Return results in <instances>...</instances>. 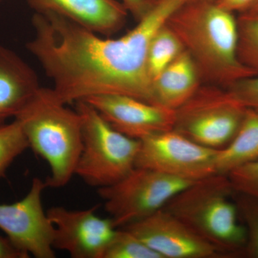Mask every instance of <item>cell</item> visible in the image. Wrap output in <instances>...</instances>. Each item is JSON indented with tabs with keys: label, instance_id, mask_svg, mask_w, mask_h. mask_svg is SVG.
<instances>
[{
	"label": "cell",
	"instance_id": "cell-25",
	"mask_svg": "<svg viewBox=\"0 0 258 258\" xmlns=\"http://www.w3.org/2000/svg\"><path fill=\"white\" fill-rule=\"evenodd\" d=\"M30 256L15 247L8 237L0 236V258H28Z\"/></svg>",
	"mask_w": 258,
	"mask_h": 258
},
{
	"label": "cell",
	"instance_id": "cell-21",
	"mask_svg": "<svg viewBox=\"0 0 258 258\" xmlns=\"http://www.w3.org/2000/svg\"><path fill=\"white\" fill-rule=\"evenodd\" d=\"M233 198L247 233L244 257L258 258V200L235 191Z\"/></svg>",
	"mask_w": 258,
	"mask_h": 258
},
{
	"label": "cell",
	"instance_id": "cell-14",
	"mask_svg": "<svg viewBox=\"0 0 258 258\" xmlns=\"http://www.w3.org/2000/svg\"><path fill=\"white\" fill-rule=\"evenodd\" d=\"M40 88L35 71L14 51L0 45V125L16 118Z\"/></svg>",
	"mask_w": 258,
	"mask_h": 258
},
{
	"label": "cell",
	"instance_id": "cell-15",
	"mask_svg": "<svg viewBox=\"0 0 258 258\" xmlns=\"http://www.w3.org/2000/svg\"><path fill=\"white\" fill-rule=\"evenodd\" d=\"M203 84L198 70L184 51L153 82L156 103L176 110Z\"/></svg>",
	"mask_w": 258,
	"mask_h": 258
},
{
	"label": "cell",
	"instance_id": "cell-28",
	"mask_svg": "<svg viewBox=\"0 0 258 258\" xmlns=\"http://www.w3.org/2000/svg\"><path fill=\"white\" fill-rule=\"evenodd\" d=\"M181 2L182 4H186V3H196V2H217V0H178Z\"/></svg>",
	"mask_w": 258,
	"mask_h": 258
},
{
	"label": "cell",
	"instance_id": "cell-29",
	"mask_svg": "<svg viewBox=\"0 0 258 258\" xmlns=\"http://www.w3.org/2000/svg\"><path fill=\"white\" fill-rule=\"evenodd\" d=\"M0 1H1V0H0Z\"/></svg>",
	"mask_w": 258,
	"mask_h": 258
},
{
	"label": "cell",
	"instance_id": "cell-22",
	"mask_svg": "<svg viewBox=\"0 0 258 258\" xmlns=\"http://www.w3.org/2000/svg\"><path fill=\"white\" fill-rule=\"evenodd\" d=\"M227 176L235 191L258 200V159L234 169Z\"/></svg>",
	"mask_w": 258,
	"mask_h": 258
},
{
	"label": "cell",
	"instance_id": "cell-6",
	"mask_svg": "<svg viewBox=\"0 0 258 258\" xmlns=\"http://www.w3.org/2000/svg\"><path fill=\"white\" fill-rule=\"evenodd\" d=\"M247 111L227 88L203 83L175 110L173 130L195 143L220 150L235 137Z\"/></svg>",
	"mask_w": 258,
	"mask_h": 258
},
{
	"label": "cell",
	"instance_id": "cell-19",
	"mask_svg": "<svg viewBox=\"0 0 258 258\" xmlns=\"http://www.w3.org/2000/svg\"><path fill=\"white\" fill-rule=\"evenodd\" d=\"M29 147L21 125L15 119L0 125V179L12 163Z\"/></svg>",
	"mask_w": 258,
	"mask_h": 258
},
{
	"label": "cell",
	"instance_id": "cell-3",
	"mask_svg": "<svg viewBox=\"0 0 258 258\" xmlns=\"http://www.w3.org/2000/svg\"><path fill=\"white\" fill-rule=\"evenodd\" d=\"M29 147L50 168L47 187L61 188L76 175L83 148L82 120L77 111L57 99L52 88L40 87L15 118Z\"/></svg>",
	"mask_w": 258,
	"mask_h": 258
},
{
	"label": "cell",
	"instance_id": "cell-10",
	"mask_svg": "<svg viewBox=\"0 0 258 258\" xmlns=\"http://www.w3.org/2000/svg\"><path fill=\"white\" fill-rule=\"evenodd\" d=\"M98 207L73 210L52 207L47 216L55 227L53 247L74 258H103L118 228L111 218L96 215Z\"/></svg>",
	"mask_w": 258,
	"mask_h": 258
},
{
	"label": "cell",
	"instance_id": "cell-16",
	"mask_svg": "<svg viewBox=\"0 0 258 258\" xmlns=\"http://www.w3.org/2000/svg\"><path fill=\"white\" fill-rule=\"evenodd\" d=\"M258 159V112L247 109L238 132L227 147L218 151L217 174L227 175Z\"/></svg>",
	"mask_w": 258,
	"mask_h": 258
},
{
	"label": "cell",
	"instance_id": "cell-27",
	"mask_svg": "<svg viewBox=\"0 0 258 258\" xmlns=\"http://www.w3.org/2000/svg\"><path fill=\"white\" fill-rule=\"evenodd\" d=\"M246 13H252V14L258 15V0H254L250 7L246 10ZM244 12V13H245Z\"/></svg>",
	"mask_w": 258,
	"mask_h": 258
},
{
	"label": "cell",
	"instance_id": "cell-24",
	"mask_svg": "<svg viewBox=\"0 0 258 258\" xmlns=\"http://www.w3.org/2000/svg\"><path fill=\"white\" fill-rule=\"evenodd\" d=\"M120 2L137 21L147 14L153 4V0H120Z\"/></svg>",
	"mask_w": 258,
	"mask_h": 258
},
{
	"label": "cell",
	"instance_id": "cell-23",
	"mask_svg": "<svg viewBox=\"0 0 258 258\" xmlns=\"http://www.w3.org/2000/svg\"><path fill=\"white\" fill-rule=\"evenodd\" d=\"M226 88L247 109L258 112V75L244 78Z\"/></svg>",
	"mask_w": 258,
	"mask_h": 258
},
{
	"label": "cell",
	"instance_id": "cell-4",
	"mask_svg": "<svg viewBox=\"0 0 258 258\" xmlns=\"http://www.w3.org/2000/svg\"><path fill=\"white\" fill-rule=\"evenodd\" d=\"M234 193L228 176L215 174L181 190L164 209L218 249L224 257H244L247 233Z\"/></svg>",
	"mask_w": 258,
	"mask_h": 258
},
{
	"label": "cell",
	"instance_id": "cell-5",
	"mask_svg": "<svg viewBox=\"0 0 258 258\" xmlns=\"http://www.w3.org/2000/svg\"><path fill=\"white\" fill-rule=\"evenodd\" d=\"M76 104L83 131L76 175L97 189L115 184L135 167L140 140L115 130L88 102Z\"/></svg>",
	"mask_w": 258,
	"mask_h": 258
},
{
	"label": "cell",
	"instance_id": "cell-13",
	"mask_svg": "<svg viewBox=\"0 0 258 258\" xmlns=\"http://www.w3.org/2000/svg\"><path fill=\"white\" fill-rule=\"evenodd\" d=\"M37 13L60 15L101 35L124 26L128 12L118 0H25Z\"/></svg>",
	"mask_w": 258,
	"mask_h": 258
},
{
	"label": "cell",
	"instance_id": "cell-8",
	"mask_svg": "<svg viewBox=\"0 0 258 258\" xmlns=\"http://www.w3.org/2000/svg\"><path fill=\"white\" fill-rule=\"evenodd\" d=\"M140 142L137 167L147 168L189 181L217 174L219 150L195 143L175 131L154 134Z\"/></svg>",
	"mask_w": 258,
	"mask_h": 258
},
{
	"label": "cell",
	"instance_id": "cell-26",
	"mask_svg": "<svg viewBox=\"0 0 258 258\" xmlns=\"http://www.w3.org/2000/svg\"><path fill=\"white\" fill-rule=\"evenodd\" d=\"M254 0H217L219 6L233 13H242L248 9Z\"/></svg>",
	"mask_w": 258,
	"mask_h": 258
},
{
	"label": "cell",
	"instance_id": "cell-18",
	"mask_svg": "<svg viewBox=\"0 0 258 258\" xmlns=\"http://www.w3.org/2000/svg\"><path fill=\"white\" fill-rule=\"evenodd\" d=\"M238 57L246 67L258 75V15L242 13L237 17Z\"/></svg>",
	"mask_w": 258,
	"mask_h": 258
},
{
	"label": "cell",
	"instance_id": "cell-12",
	"mask_svg": "<svg viewBox=\"0 0 258 258\" xmlns=\"http://www.w3.org/2000/svg\"><path fill=\"white\" fill-rule=\"evenodd\" d=\"M84 101L94 107L115 130L142 140L149 136L173 130L175 110L125 95H101Z\"/></svg>",
	"mask_w": 258,
	"mask_h": 258
},
{
	"label": "cell",
	"instance_id": "cell-2",
	"mask_svg": "<svg viewBox=\"0 0 258 258\" xmlns=\"http://www.w3.org/2000/svg\"><path fill=\"white\" fill-rule=\"evenodd\" d=\"M166 25L192 59L203 83L227 88L255 75L239 59L235 13L216 2L182 5L169 16Z\"/></svg>",
	"mask_w": 258,
	"mask_h": 258
},
{
	"label": "cell",
	"instance_id": "cell-11",
	"mask_svg": "<svg viewBox=\"0 0 258 258\" xmlns=\"http://www.w3.org/2000/svg\"><path fill=\"white\" fill-rule=\"evenodd\" d=\"M133 233L161 258H220L223 254L164 208L120 227Z\"/></svg>",
	"mask_w": 258,
	"mask_h": 258
},
{
	"label": "cell",
	"instance_id": "cell-20",
	"mask_svg": "<svg viewBox=\"0 0 258 258\" xmlns=\"http://www.w3.org/2000/svg\"><path fill=\"white\" fill-rule=\"evenodd\" d=\"M103 258H161L137 236L124 228H118Z\"/></svg>",
	"mask_w": 258,
	"mask_h": 258
},
{
	"label": "cell",
	"instance_id": "cell-7",
	"mask_svg": "<svg viewBox=\"0 0 258 258\" xmlns=\"http://www.w3.org/2000/svg\"><path fill=\"white\" fill-rule=\"evenodd\" d=\"M194 182L135 166L123 179L98 189V192L115 227L120 228L164 208L176 194Z\"/></svg>",
	"mask_w": 258,
	"mask_h": 258
},
{
	"label": "cell",
	"instance_id": "cell-17",
	"mask_svg": "<svg viewBox=\"0 0 258 258\" xmlns=\"http://www.w3.org/2000/svg\"><path fill=\"white\" fill-rule=\"evenodd\" d=\"M184 51L179 39L164 24L154 34L148 48V72L152 82Z\"/></svg>",
	"mask_w": 258,
	"mask_h": 258
},
{
	"label": "cell",
	"instance_id": "cell-9",
	"mask_svg": "<svg viewBox=\"0 0 258 258\" xmlns=\"http://www.w3.org/2000/svg\"><path fill=\"white\" fill-rule=\"evenodd\" d=\"M45 188V181L34 178L23 200L10 205L0 204V229L15 247L36 258L55 257V227L42 207Z\"/></svg>",
	"mask_w": 258,
	"mask_h": 258
},
{
	"label": "cell",
	"instance_id": "cell-1",
	"mask_svg": "<svg viewBox=\"0 0 258 258\" xmlns=\"http://www.w3.org/2000/svg\"><path fill=\"white\" fill-rule=\"evenodd\" d=\"M178 0H153L147 14L118 38H106L60 15L35 13V34L26 48L53 83L64 104L101 95H125L157 104L147 68L154 34L182 5ZM158 105V104H157Z\"/></svg>",
	"mask_w": 258,
	"mask_h": 258
}]
</instances>
